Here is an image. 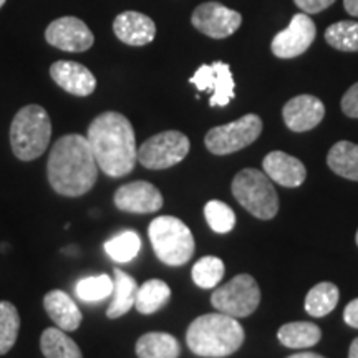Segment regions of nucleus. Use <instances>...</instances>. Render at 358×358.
I'll return each instance as SVG.
<instances>
[{
    "label": "nucleus",
    "instance_id": "obj_11",
    "mask_svg": "<svg viewBox=\"0 0 358 358\" xmlns=\"http://www.w3.org/2000/svg\"><path fill=\"white\" fill-rule=\"evenodd\" d=\"M192 25L211 38H226L239 29L243 17L239 12L219 2H206L192 12Z\"/></svg>",
    "mask_w": 358,
    "mask_h": 358
},
{
    "label": "nucleus",
    "instance_id": "obj_7",
    "mask_svg": "<svg viewBox=\"0 0 358 358\" xmlns=\"http://www.w3.org/2000/svg\"><path fill=\"white\" fill-rule=\"evenodd\" d=\"M211 303L221 313L244 319L256 312L261 303V289L252 275L239 274L214 290Z\"/></svg>",
    "mask_w": 358,
    "mask_h": 358
},
{
    "label": "nucleus",
    "instance_id": "obj_5",
    "mask_svg": "<svg viewBox=\"0 0 358 358\" xmlns=\"http://www.w3.org/2000/svg\"><path fill=\"white\" fill-rule=\"evenodd\" d=\"M155 254L171 267L185 266L194 254V237L189 227L174 216H159L148 229Z\"/></svg>",
    "mask_w": 358,
    "mask_h": 358
},
{
    "label": "nucleus",
    "instance_id": "obj_17",
    "mask_svg": "<svg viewBox=\"0 0 358 358\" xmlns=\"http://www.w3.org/2000/svg\"><path fill=\"white\" fill-rule=\"evenodd\" d=\"M113 32L118 40L131 47H141L155 40L156 25L150 17L140 12H123L113 22Z\"/></svg>",
    "mask_w": 358,
    "mask_h": 358
},
{
    "label": "nucleus",
    "instance_id": "obj_3",
    "mask_svg": "<svg viewBox=\"0 0 358 358\" xmlns=\"http://www.w3.org/2000/svg\"><path fill=\"white\" fill-rule=\"evenodd\" d=\"M186 343L199 357H229L244 343V329L237 319L226 313H206L189 325Z\"/></svg>",
    "mask_w": 358,
    "mask_h": 358
},
{
    "label": "nucleus",
    "instance_id": "obj_20",
    "mask_svg": "<svg viewBox=\"0 0 358 358\" xmlns=\"http://www.w3.org/2000/svg\"><path fill=\"white\" fill-rule=\"evenodd\" d=\"M113 299L106 310L108 319H118L123 317L124 313H128L134 307V301H136L138 294V284L131 275L123 272L122 268H115L113 271Z\"/></svg>",
    "mask_w": 358,
    "mask_h": 358
},
{
    "label": "nucleus",
    "instance_id": "obj_18",
    "mask_svg": "<svg viewBox=\"0 0 358 358\" xmlns=\"http://www.w3.org/2000/svg\"><path fill=\"white\" fill-rule=\"evenodd\" d=\"M264 173L272 181L284 187L301 186L307 178V169L301 159L284 151H272L262 161Z\"/></svg>",
    "mask_w": 358,
    "mask_h": 358
},
{
    "label": "nucleus",
    "instance_id": "obj_21",
    "mask_svg": "<svg viewBox=\"0 0 358 358\" xmlns=\"http://www.w3.org/2000/svg\"><path fill=\"white\" fill-rule=\"evenodd\" d=\"M179 353L181 347L178 340L164 332L145 334L136 342L138 358H178Z\"/></svg>",
    "mask_w": 358,
    "mask_h": 358
},
{
    "label": "nucleus",
    "instance_id": "obj_23",
    "mask_svg": "<svg viewBox=\"0 0 358 358\" xmlns=\"http://www.w3.org/2000/svg\"><path fill=\"white\" fill-rule=\"evenodd\" d=\"M327 164L338 176L358 181V145L350 141H338L327 156Z\"/></svg>",
    "mask_w": 358,
    "mask_h": 358
},
{
    "label": "nucleus",
    "instance_id": "obj_1",
    "mask_svg": "<svg viewBox=\"0 0 358 358\" xmlns=\"http://www.w3.org/2000/svg\"><path fill=\"white\" fill-rule=\"evenodd\" d=\"M87 140L98 168L106 176L122 178L134 169L138 148L129 120L116 111L98 115L88 127Z\"/></svg>",
    "mask_w": 358,
    "mask_h": 358
},
{
    "label": "nucleus",
    "instance_id": "obj_25",
    "mask_svg": "<svg viewBox=\"0 0 358 358\" xmlns=\"http://www.w3.org/2000/svg\"><path fill=\"white\" fill-rule=\"evenodd\" d=\"M40 348L45 358H83L82 350L62 329L43 330Z\"/></svg>",
    "mask_w": 358,
    "mask_h": 358
},
{
    "label": "nucleus",
    "instance_id": "obj_2",
    "mask_svg": "<svg viewBox=\"0 0 358 358\" xmlns=\"http://www.w3.org/2000/svg\"><path fill=\"white\" fill-rule=\"evenodd\" d=\"M47 176L58 194L78 198L95 186L98 164L87 136L66 134L52 148Z\"/></svg>",
    "mask_w": 358,
    "mask_h": 358
},
{
    "label": "nucleus",
    "instance_id": "obj_27",
    "mask_svg": "<svg viewBox=\"0 0 358 358\" xmlns=\"http://www.w3.org/2000/svg\"><path fill=\"white\" fill-rule=\"evenodd\" d=\"M325 40L340 52H358V22L342 20L325 30Z\"/></svg>",
    "mask_w": 358,
    "mask_h": 358
},
{
    "label": "nucleus",
    "instance_id": "obj_39",
    "mask_svg": "<svg viewBox=\"0 0 358 358\" xmlns=\"http://www.w3.org/2000/svg\"><path fill=\"white\" fill-rule=\"evenodd\" d=\"M3 3H6V0H0V8L3 7Z\"/></svg>",
    "mask_w": 358,
    "mask_h": 358
},
{
    "label": "nucleus",
    "instance_id": "obj_8",
    "mask_svg": "<svg viewBox=\"0 0 358 358\" xmlns=\"http://www.w3.org/2000/svg\"><path fill=\"white\" fill-rule=\"evenodd\" d=\"M262 133V120L257 115H244L236 122L209 129L206 134V148L213 155H231L252 145Z\"/></svg>",
    "mask_w": 358,
    "mask_h": 358
},
{
    "label": "nucleus",
    "instance_id": "obj_24",
    "mask_svg": "<svg viewBox=\"0 0 358 358\" xmlns=\"http://www.w3.org/2000/svg\"><path fill=\"white\" fill-rule=\"evenodd\" d=\"M171 297V289L166 282L159 279H151L145 282L141 287H138L136 301L134 307L140 313L150 315V313L158 312L161 307H164Z\"/></svg>",
    "mask_w": 358,
    "mask_h": 358
},
{
    "label": "nucleus",
    "instance_id": "obj_36",
    "mask_svg": "<svg viewBox=\"0 0 358 358\" xmlns=\"http://www.w3.org/2000/svg\"><path fill=\"white\" fill-rule=\"evenodd\" d=\"M343 7L353 17H358V0H343Z\"/></svg>",
    "mask_w": 358,
    "mask_h": 358
},
{
    "label": "nucleus",
    "instance_id": "obj_10",
    "mask_svg": "<svg viewBox=\"0 0 358 358\" xmlns=\"http://www.w3.org/2000/svg\"><path fill=\"white\" fill-rule=\"evenodd\" d=\"M189 83L194 85L199 92H211L209 98L211 106H227L236 96V83L231 66L224 62L199 66L189 78Z\"/></svg>",
    "mask_w": 358,
    "mask_h": 358
},
{
    "label": "nucleus",
    "instance_id": "obj_29",
    "mask_svg": "<svg viewBox=\"0 0 358 358\" xmlns=\"http://www.w3.org/2000/svg\"><path fill=\"white\" fill-rule=\"evenodd\" d=\"M141 249V239L134 231H123L111 237L105 244L106 254L116 262H129L138 256Z\"/></svg>",
    "mask_w": 358,
    "mask_h": 358
},
{
    "label": "nucleus",
    "instance_id": "obj_4",
    "mask_svg": "<svg viewBox=\"0 0 358 358\" xmlns=\"http://www.w3.org/2000/svg\"><path fill=\"white\" fill-rule=\"evenodd\" d=\"M52 138L50 116L38 105L17 111L10 124L12 151L22 161H34L45 153Z\"/></svg>",
    "mask_w": 358,
    "mask_h": 358
},
{
    "label": "nucleus",
    "instance_id": "obj_15",
    "mask_svg": "<svg viewBox=\"0 0 358 358\" xmlns=\"http://www.w3.org/2000/svg\"><path fill=\"white\" fill-rule=\"evenodd\" d=\"M282 116L289 129L303 133L313 129L324 120L325 106L317 96L299 95L285 103Z\"/></svg>",
    "mask_w": 358,
    "mask_h": 358
},
{
    "label": "nucleus",
    "instance_id": "obj_9",
    "mask_svg": "<svg viewBox=\"0 0 358 358\" xmlns=\"http://www.w3.org/2000/svg\"><path fill=\"white\" fill-rule=\"evenodd\" d=\"M191 143L179 131H163L138 148V163L148 169H166L181 163L189 153Z\"/></svg>",
    "mask_w": 358,
    "mask_h": 358
},
{
    "label": "nucleus",
    "instance_id": "obj_28",
    "mask_svg": "<svg viewBox=\"0 0 358 358\" xmlns=\"http://www.w3.org/2000/svg\"><path fill=\"white\" fill-rule=\"evenodd\" d=\"M20 330V315L10 302H0V355H6L15 345Z\"/></svg>",
    "mask_w": 358,
    "mask_h": 358
},
{
    "label": "nucleus",
    "instance_id": "obj_22",
    "mask_svg": "<svg viewBox=\"0 0 358 358\" xmlns=\"http://www.w3.org/2000/svg\"><path fill=\"white\" fill-rule=\"evenodd\" d=\"M277 338L287 348H308L320 342L322 332L310 322H290L280 327Z\"/></svg>",
    "mask_w": 358,
    "mask_h": 358
},
{
    "label": "nucleus",
    "instance_id": "obj_35",
    "mask_svg": "<svg viewBox=\"0 0 358 358\" xmlns=\"http://www.w3.org/2000/svg\"><path fill=\"white\" fill-rule=\"evenodd\" d=\"M343 320H345L347 325L353 327V329H358V299L352 301L345 307V312H343Z\"/></svg>",
    "mask_w": 358,
    "mask_h": 358
},
{
    "label": "nucleus",
    "instance_id": "obj_16",
    "mask_svg": "<svg viewBox=\"0 0 358 358\" xmlns=\"http://www.w3.org/2000/svg\"><path fill=\"white\" fill-rule=\"evenodd\" d=\"M50 75L58 87L75 96H88L96 88L95 75L77 62H55L50 66Z\"/></svg>",
    "mask_w": 358,
    "mask_h": 358
},
{
    "label": "nucleus",
    "instance_id": "obj_31",
    "mask_svg": "<svg viewBox=\"0 0 358 358\" xmlns=\"http://www.w3.org/2000/svg\"><path fill=\"white\" fill-rule=\"evenodd\" d=\"M113 279L106 274L85 277L77 284V295L85 302L103 301L108 295L113 294Z\"/></svg>",
    "mask_w": 358,
    "mask_h": 358
},
{
    "label": "nucleus",
    "instance_id": "obj_14",
    "mask_svg": "<svg viewBox=\"0 0 358 358\" xmlns=\"http://www.w3.org/2000/svg\"><path fill=\"white\" fill-rule=\"evenodd\" d=\"M115 204L123 213L151 214L163 208V196L151 182L134 181L118 187L115 192Z\"/></svg>",
    "mask_w": 358,
    "mask_h": 358
},
{
    "label": "nucleus",
    "instance_id": "obj_19",
    "mask_svg": "<svg viewBox=\"0 0 358 358\" xmlns=\"http://www.w3.org/2000/svg\"><path fill=\"white\" fill-rule=\"evenodd\" d=\"M43 307L48 317L64 332H73L82 324V312L73 299L64 290H52L43 297Z\"/></svg>",
    "mask_w": 358,
    "mask_h": 358
},
{
    "label": "nucleus",
    "instance_id": "obj_33",
    "mask_svg": "<svg viewBox=\"0 0 358 358\" xmlns=\"http://www.w3.org/2000/svg\"><path fill=\"white\" fill-rule=\"evenodd\" d=\"M342 110L350 118H358V83L348 88V92L343 95Z\"/></svg>",
    "mask_w": 358,
    "mask_h": 358
},
{
    "label": "nucleus",
    "instance_id": "obj_34",
    "mask_svg": "<svg viewBox=\"0 0 358 358\" xmlns=\"http://www.w3.org/2000/svg\"><path fill=\"white\" fill-rule=\"evenodd\" d=\"M295 6L306 13H319L329 8L335 0H294Z\"/></svg>",
    "mask_w": 358,
    "mask_h": 358
},
{
    "label": "nucleus",
    "instance_id": "obj_32",
    "mask_svg": "<svg viewBox=\"0 0 358 358\" xmlns=\"http://www.w3.org/2000/svg\"><path fill=\"white\" fill-rule=\"evenodd\" d=\"M204 216L214 232L226 234L236 226V214L222 201H209L204 208Z\"/></svg>",
    "mask_w": 358,
    "mask_h": 358
},
{
    "label": "nucleus",
    "instance_id": "obj_37",
    "mask_svg": "<svg viewBox=\"0 0 358 358\" xmlns=\"http://www.w3.org/2000/svg\"><path fill=\"white\" fill-rule=\"evenodd\" d=\"M289 358H324V357L317 355V353H312V352H302V353H295V355H290Z\"/></svg>",
    "mask_w": 358,
    "mask_h": 358
},
{
    "label": "nucleus",
    "instance_id": "obj_38",
    "mask_svg": "<svg viewBox=\"0 0 358 358\" xmlns=\"http://www.w3.org/2000/svg\"><path fill=\"white\" fill-rule=\"evenodd\" d=\"M348 358H358V338H355L350 345V352H348Z\"/></svg>",
    "mask_w": 358,
    "mask_h": 358
},
{
    "label": "nucleus",
    "instance_id": "obj_12",
    "mask_svg": "<svg viewBox=\"0 0 358 358\" xmlns=\"http://www.w3.org/2000/svg\"><path fill=\"white\" fill-rule=\"evenodd\" d=\"M315 24L308 13H297L290 20L287 29L275 35L271 43V50L279 58H295L306 53L315 40Z\"/></svg>",
    "mask_w": 358,
    "mask_h": 358
},
{
    "label": "nucleus",
    "instance_id": "obj_6",
    "mask_svg": "<svg viewBox=\"0 0 358 358\" xmlns=\"http://www.w3.org/2000/svg\"><path fill=\"white\" fill-rule=\"evenodd\" d=\"M232 194L245 211L259 219H272L279 211V196L272 179L259 169L248 168L236 174Z\"/></svg>",
    "mask_w": 358,
    "mask_h": 358
},
{
    "label": "nucleus",
    "instance_id": "obj_30",
    "mask_svg": "<svg viewBox=\"0 0 358 358\" xmlns=\"http://www.w3.org/2000/svg\"><path fill=\"white\" fill-rule=\"evenodd\" d=\"M224 262L219 257L206 256L199 259L192 267V280L201 289L216 287L224 277Z\"/></svg>",
    "mask_w": 358,
    "mask_h": 358
},
{
    "label": "nucleus",
    "instance_id": "obj_13",
    "mask_svg": "<svg viewBox=\"0 0 358 358\" xmlns=\"http://www.w3.org/2000/svg\"><path fill=\"white\" fill-rule=\"evenodd\" d=\"M45 38L52 47L65 52H87L95 37L83 20L77 17H62L47 27Z\"/></svg>",
    "mask_w": 358,
    "mask_h": 358
},
{
    "label": "nucleus",
    "instance_id": "obj_26",
    "mask_svg": "<svg viewBox=\"0 0 358 358\" xmlns=\"http://www.w3.org/2000/svg\"><path fill=\"white\" fill-rule=\"evenodd\" d=\"M338 287L332 282H320L306 297V310L312 317H325L337 307Z\"/></svg>",
    "mask_w": 358,
    "mask_h": 358
},
{
    "label": "nucleus",
    "instance_id": "obj_40",
    "mask_svg": "<svg viewBox=\"0 0 358 358\" xmlns=\"http://www.w3.org/2000/svg\"><path fill=\"white\" fill-rule=\"evenodd\" d=\"M355 239H357V244H358V231H357V237H355Z\"/></svg>",
    "mask_w": 358,
    "mask_h": 358
}]
</instances>
